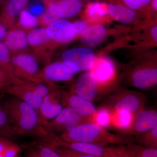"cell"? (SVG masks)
<instances>
[{"mask_svg":"<svg viewBox=\"0 0 157 157\" xmlns=\"http://www.w3.org/2000/svg\"><path fill=\"white\" fill-rule=\"evenodd\" d=\"M56 92H49L43 98L39 109V115L41 120L52 119L56 117L63 109V107L58 102Z\"/></svg>","mask_w":157,"mask_h":157,"instance_id":"ac0fdd59","label":"cell"},{"mask_svg":"<svg viewBox=\"0 0 157 157\" xmlns=\"http://www.w3.org/2000/svg\"><path fill=\"white\" fill-rule=\"evenodd\" d=\"M11 62L15 77L30 82H45L41 78L38 62L33 55L18 54L11 58Z\"/></svg>","mask_w":157,"mask_h":157,"instance_id":"5b68a950","label":"cell"},{"mask_svg":"<svg viewBox=\"0 0 157 157\" xmlns=\"http://www.w3.org/2000/svg\"><path fill=\"white\" fill-rule=\"evenodd\" d=\"M2 105L13 135L36 137L42 141L52 136L30 105L14 97L3 101Z\"/></svg>","mask_w":157,"mask_h":157,"instance_id":"6da1fadb","label":"cell"},{"mask_svg":"<svg viewBox=\"0 0 157 157\" xmlns=\"http://www.w3.org/2000/svg\"><path fill=\"white\" fill-rule=\"evenodd\" d=\"M157 126V112L155 110H140L136 113L134 122L135 132L143 133Z\"/></svg>","mask_w":157,"mask_h":157,"instance_id":"d6986e66","label":"cell"},{"mask_svg":"<svg viewBox=\"0 0 157 157\" xmlns=\"http://www.w3.org/2000/svg\"><path fill=\"white\" fill-rule=\"evenodd\" d=\"M114 150L117 153L122 157H135L130 155L123 148L122 146L119 147H114Z\"/></svg>","mask_w":157,"mask_h":157,"instance_id":"f35d334b","label":"cell"},{"mask_svg":"<svg viewBox=\"0 0 157 157\" xmlns=\"http://www.w3.org/2000/svg\"><path fill=\"white\" fill-rule=\"evenodd\" d=\"M0 129H4L5 134H13L9 124L7 114L3 108L2 103H0Z\"/></svg>","mask_w":157,"mask_h":157,"instance_id":"e575fe53","label":"cell"},{"mask_svg":"<svg viewBox=\"0 0 157 157\" xmlns=\"http://www.w3.org/2000/svg\"><path fill=\"white\" fill-rule=\"evenodd\" d=\"M45 10L40 17L39 22L44 26H48L59 19L55 0H45Z\"/></svg>","mask_w":157,"mask_h":157,"instance_id":"d4e9b609","label":"cell"},{"mask_svg":"<svg viewBox=\"0 0 157 157\" xmlns=\"http://www.w3.org/2000/svg\"><path fill=\"white\" fill-rule=\"evenodd\" d=\"M58 137L67 142L93 144L104 147L109 144L121 142L113 136L105 134L103 128L96 124H80Z\"/></svg>","mask_w":157,"mask_h":157,"instance_id":"3957f363","label":"cell"},{"mask_svg":"<svg viewBox=\"0 0 157 157\" xmlns=\"http://www.w3.org/2000/svg\"><path fill=\"white\" fill-rule=\"evenodd\" d=\"M149 8L152 17L153 19H157V0H151Z\"/></svg>","mask_w":157,"mask_h":157,"instance_id":"74e56055","label":"cell"},{"mask_svg":"<svg viewBox=\"0 0 157 157\" xmlns=\"http://www.w3.org/2000/svg\"><path fill=\"white\" fill-rule=\"evenodd\" d=\"M91 72L94 74L98 84H106L113 78L115 66L112 59L107 56H97Z\"/></svg>","mask_w":157,"mask_h":157,"instance_id":"7c38bea8","label":"cell"},{"mask_svg":"<svg viewBox=\"0 0 157 157\" xmlns=\"http://www.w3.org/2000/svg\"><path fill=\"white\" fill-rule=\"evenodd\" d=\"M59 19H67L76 16L82 11L84 4L81 0H55Z\"/></svg>","mask_w":157,"mask_h":157,"instance_id":"ffe728a7","label":"cell"},{"mask_svg":"<svg viewBox=\"0 0 157 157\" xmlns=\"http://www.w3.org/2000/svg\"><path fill=\"white\" fill-rule=\"evenodd\" d=\"M143 106L141 99L135 93H128L118 101L115 105L116 112L122 110L129 111L132 114L141 110Z\"/></svg>","mask_w":157,"mask_h":157,"instance_id":"44dd1931","label":"cell"},{"mask_svg":"<svg viewBox=\"0 0 157 157\" xmlns=\"http://www.w3.org/2000/svg\"><path fill=\"white\" fill-rule=\"evenodd\" d=\"M81 1H82V2H90V1H101V2H106L108 3H115L120 2V0H81Z\"/></svg>","mask_w":157,"mask_h":157,"instance_id":"60d3db41","label":"cell"},{"mask_svg":"<svg viewBox=\"0 0 157 157\" xmlns=\"http://www.w3.org/2000/svg\"><path fill=\"white\" fill-rule=\"evenodd\" d=\"M68 103L69 107L76 110L83 117L92 115L96 113V107L93 103L78 96H70Z\"/></svg>","mask_w":157,"mask_h":157,"instance_id":"7402d4cb","label":"cell"},{"mask_svg":"<svg viewBox=\"0 0 157 157\" xmlns=\"http://www.w3.org/2000/svg\"><path fill=\"white\" fill-rule=\"evenodd\" d=\"M43 142L51 146L70 149L98 157H111L113 152V148L111 147H104L93 144L67 142L55 134Z\"/></svg>","mask_w":157,"mask_h":157,"instance_id":"8992f818","label":"cell"},{"mask_svg":"<svg viewBox=\"0 0 157 157\" xmlns=\"http://www.w3.org/2000/svg\"><path fill=\"white\" fill-rule=\"evenodd\" d=\"M3 42L11 52L20 51L25 49L29 45L28 35L22 29L13 26L8 31Z\"/></svg>","mask_w":157,"mask_h":157,"instance_id":"e0dca14e","label":"cell"},{"mask_svg":"<svg viewBox=\"0 0 157 157\" xmlns=\"http://www.w3.org/2000/svg\"><path fill=\"white\" fill-rule=\"evenodd\" d=\"M0 1H2V0H0Z\"/></svg>","mask_w":157,"mask_h":157,"instance_id":"7bdbcfd3","label":"cell"},{"mask_svg":"<svg viewBox=\"0 0 157 157\" xmlns=\"http://www.w3.org/2000/svg\"><path fill=\"white\" fill-rule=\"evenodd\" d=\"M78 72L76 68L64 62H57L46 66L41 73V77L46 83L54 86L52 82L68 81Z\"/></svg>","mask_w":157,"mask_h":157,"instance_id":"30bf717a","label":"cell"},{"mask_svg":"<svg viewBox=\"0 0 157 157\" xmlns=\"http://www.w3.org/2000/svg\"><path fill=\"white\" fill-rule=\"evenodd\" d=\"M25 157H61L52 147L46 144H40L31 149Z\"/></svg>","mask_w":157,"mask_h":157,"instance_id":"83f0119b","label":"cell"},{"mask_svg":"<svg viewBox=\"0 0 157 157\" xmlns=\"http://www.w3.org/2000/svg\"><path fill=\"white\" fill-rule=\"evenodd\" d=\"M108 14L111 20L132 27L142 26L152 21L147 20L139 13L120 2L108 3Z\"/></svg>","mask_w":157,"mask_h":157,"instance_id":"9c48e42d","label":"cell"},{"mask_svg":"<svg viewBox=\"0 0 157 157\" xmlns=\"http://www.w3.org/2000/svg\"><path fill=\"white\" fill-rule=\"evenodd\" d=\"M28 81L21 80L12 76L0 66V90L5 91L8 88L26 83Z\"/></svg>","mask_w":157,"mask_h":157,"instance_id":"f546056e","label":"cell"},{"mask_svg":"<svg viewBox=\"0 0 157 157\" xmlns=\"http://www.w3.org/2000/svg\"><path fill=\"white\" fill-rule=\"evenodd\" d=\"M83 117L71 107L63 109L58 115L52 121L42 120L43 126L48 132L55 135L62 131L70 132L78 125L81 124Z\"/></svg>","mask_w":157,"mask_h":157,"instance_id":"52a82bcc","label":"cell"},{"mask_svg":"<svg viewBox=\"0 0 157 157\" xmlns=\"http://www.w3.org/2000/svg\"><path fill=\"white\" fill-rule=\"evenodd\" d=\"M8 32L6 26L0 21V42L4 41Z\"/></svg>","mask_w":157,"mask_h":157,"instance_id":"ab89813d","label":"cell"},{"mask_svg":"<svg viewBox=\"0 0 157 157\" xmlns=\"http://www.w3.org/2000/svg\"><path fill=\"white\" fill-rule=\"evenodd\" d=\"M113 149H114V152H113V154L112 157H122L117 153L115 151V150H114V147H113Z\"/></svg>","mask_w":157,"mask_h":157,"instance_id":"b9f144b4","label":"cell"},{"mask_svg":"<svg viewBox=\"0 0 157 157\" xmlns=\"http://www.w3.org/2000/svg\"><path fill=\"white\" fill-rule=\"evenodd\" d=\"M130 81L137 88L146 89L157 84V56L149 49L133 52Z\"/></svg>","mask_w":157,"mask_h":157,"instance_id":"7a4b0ae2","label":"cell"},{"mask_svg":"<svg viewBox=\"0 0 157 157\" xmlns=\"http://www.w3.org/2000/svg\"><path fill=\"white\" fill-rule=\"evenodd\" d=\"M47 35L53 42L66 44L76 38V30L73 22L67 19L56 21L47 26Z\"/></svg>","mask_w":157,"mask_h":157,"instance_id":"8fae6325","label":"cell"},{"mask_svg":"<svg viewBox=\"0 0 157 157\" xmlns=\"http://www.w3.org/2000/svg\"><path fill=\"white\" fill-rule=\"evenodd\" d=\"M52 147L61 157H98L70 149Z\"/></svg>","mask_w":157,"mask_h":157,"instance_id":"836d02e7","label":"cell"},{"mask_svg":"<svg viewBox=\"0 0 157 157\" xmlns=\"http://www.w3.org/2000/svg\"><path fill=\"white\" fill-rule=\"evenodd\" d=\"M11 53L9 48L4 42H0V66L9 74L15 76L11 64Z\"/></svg>","mask_w":157,"mask_h":157,"instance_id":"f1b7e54d","label":"cell"},{"mask_svg":"<svg viewBox=\"0 0 157 157\" xmlns=\"http://www.w3.org/2000/svg\"><path fill=\"white\" fill-rule=\"evenodd\" d=\"M73 24L76 30V38L80 36L83 32L90 26L89 23L84 20L76 21Z\"/></svg>","mask_w":157,"mask_h":157,"instance_id":"d590c367","label":"cell"},{"mask_svg":"<svg viewBox=\"0 0 157 157\" xmlns=\"http://www.w3.org/2000/svg\"><path fill=\"white\" fill-rule=\"evenodd\" d=\"M151 0H120L123 5L141 14L147 20L152 18L150 11L149 5Z\"/></svg>","mask_w":157,"mask_h":157,"instance_id":"cb8c5ba5","label":"cell"},{"mask_svg":"<svg viewBox=\"0 0 157 157\" xmlns=\"http://www.w3.org/2000/svg\"><path fill=\"white\" fill-rule=\"evenodd\" d=\"M96 124L102 128L109 126L111 122V115L110 112L107 109L103 108L99 110L96 113Z\"/></svg>","mask_w":157,"mask_h":157,"instance_id":"d6a6232c","label":"cell"},{"mask_svg":"<svg viewBox=\"0 0 157 157\" xmlns=\"http://www.w3.org/2000/svg\"><path fill=\"white\" fill-rule=\"evenodd\" d=\"M115 124L121 129H127L131 127L132 122V114L129 111L122 110L117 111Z\"/></svg>","mask_w":157,"mask_h":157,"instance_id":"1f68e13d","label":"cell"},{"mask_svg":"<svg viewBox=\"0 0 157 157\" xmlns=\"http://www.w3.org/2000/svg\"><path fill=\"white\" fill-rule=\"evenodd\" d=\"M115 30H110L102 24H95L90 25L83 32L80 36V40L89 47H96L105 41Z\"/></svg>","mask_w":157,"mask_h":157,"instance_id":"5bb4252c","label":"cell"},{"mask_svg":"<svg viewBox=\"0 0 157 157\" xmlns=\"http://www.w3.org/2000/svg\"><path fill=\"white\" fill-rule=\"evenodd\" d=\"M98 85L97 79L90 71L82 73L75 86L76 95L87 101H92L98 94Z\"/></svg>","mask_w":157,"mask_h":157,"instance_id":"4fadbf2b","label":"cell"},{"mask_svg":"<svg viewBox=\"0 0 157 157\" xmlns=\"http://www.w3.org/2000/svg\"><path fill=\"white\" fill-rule=\"evenodd\" d=\"M29 0H9L2 9L0 21L7 29L14 25L15 18L27 5Z\"/></svg>","mask_w":157,"mask_h":157,"instance_id":"2e32d148","label":"cell"},{"mask_svg":"<svg viewBox=\"0 0 157 157\" xmlns=\"http://www.w3.org/2000/svg\"><path fill=\"white\" fill-rule=\"evenodd\" d=\"M43 83L28 82L10 86L5 92L30 105L39 115L43 98L50 92L48 86Z\"/></svg>","mask_w":157,"mask_h":157,"instance_id":"277c9868","label":"cell"},{"mask_svg":"<svg viewBox=\"0 0 157 157\" xmlns=\"http://www.w3.org/2000/svg\"><path fill=\"white\" fill-rule=\"evenodd\" d=\"M122 147L127 152L135 157H157V148L145 147L133 144Z\"/></svg>","mask_w":157,"mask_h":157,"instance_id":"4316f807","label":"cell"},{"mask_svg":"<svg viewBox=\"0 0 157 157\" xmlns=\"http://www.w3.org/2000/svg\"><path fill=\"white\" fill-rule=\"evenodd\" d=\"M21 151L18 144L0 137V157H19Z\"/></svg>","mask_w":157,"mask_h":157,"instance_id":"484cf974","label":"cell"},{"mask_svg":"<svg viewBox=\"0 0 157 157\" xmlns=\"http://www.w3.org/2000/svg\"><path fill=\"white\" fill-rule=\"evenodd\" d=\"M45 10V7L42 4L39 3H35L30 6L28 10L36 17H40L44 13Z\"/></svg>","mask_w":157,"mask_h":157,"instance_id":"8d00e7d4","label":"cell"},{"mask_svg":"<svg viewBox=\"0 0 157 157\" xmlns=\"http://www.w3.org/2000/svg\"><path fill=\"white\" fill-rule=\"evenodd\" d=\"M97 57L94 52L88 48L78 47L67 49L62 55L63 61L79 71L91 70Z\"/></svg>","mask_w":157,"mask_h":157,"instance_id":"ba28073f","label":"cell"},{"mask_svg":"<svg viewBox=\"0 0 157 157\" xmlns=\"http://www.w3.org/2000/svg\"><path fill=\"white\" fill-rule=\"evenodd\" d=\"M83 16L89 23H101L111 20L108 14V3L99 1L88 3L85 7Z\"/></svg>","mask_w":157,"mask_h":157,"instance_id":"9a60e30c","label":"cell"},{"mask_svg":"<svg viewBox=\"0 0 157 157\" xmlns=\"http://www.w3.org/2000/svg\"><path fill=\"white\" fill-rule=\"evenodd\" d=\"M29 44L35 48H43L46 45H51L53 42L50 39L45 27L34 29L28 35Z\"/></svg>","mask_w":157,"mask_h":157,"instance_id":"603a6c76","label":"cell"},{"mask_svg":"<svg viewBox=\"0 0 157 157\" xmlns=\"http://www.w3.org/2000/svg\"><path fill=\"white\" fill-rule=\"evenodd\" d=\"M39 23L37 17L31 14L28 10L24 9L20 13V25L26 29H33L39 25Z\"/></svg>","mask_w":157,"mask_h":157,"instance_id":"4dcf8cb0","label":"cell"}]
</instances>
